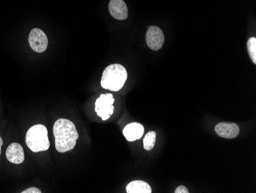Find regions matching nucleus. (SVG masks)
<instances>
[{
	"instance_id": "obj_1",
	"label": "nucleus",
	"mask_w": 256,
	"mask_h": 193,
	"mask_svg": "<svg viewBox=\"0 0 256 193\" xmlns=\"http://www.w3.org/2000/svg\"><path fill=\"white\" fill-rule=\"evenodd\" d=\"M53 133L56 149L61 153L72 150L79 137L74 124L66 119L56 121L53 126Z\"/></svg>"
},
{
	"instance_id": "obj_2",
	"label": "nucleus",
	"mask_w": 256,
	"mask_h": 193,
	"mask_svg": "<svg viewBox=\"0 0 256 193\" xmlns=\"http://www.w3.org/2000/svg\"><path fill=\"white\" fill-rule=\"evenodd\" d=\"M126 79V69L120 64H112L104 71L100 84L104 89L117 92L123 87Z\"/></svg>"
},
{
	"instance_id": "obj_3",
	"label": "nucleus",
	"mask_w": 256,
	"mask_h": 193,
	"mask_svg": "<svg viewBox=\"0 0 256 193\" xmlns=\"http://www.w3.org/2000/svg\"><path fill=\"white\" fill-rule=\"evenodd\" d=\"M27 146L33 152H44L50 149L48 130L46 126L38 124L28 129L26 136Z\"/></svg>"
},
{
	"instance_id": "obj_4",
	"label": "nucleus",
	"mask_w": 256,
	"mask_h": 193,
	"mask_svg": "<svg viewBox=\"0 0 256 193\" xmlns=\"http://www.w3.org/2000/svg\"><path fill=\"white\" fill-rule=\"evenodd\" d=\"M114 103L113 95L102 94L96 100V112L98 116L102 118V120H107L114 113L113 103Z\"/></svg>"
},
{
	"instance_id": "obj_5",
	"label": "nucleus",
	"mask_w": 256,
	"mask_h": 193,
	"mask_svg": "<svg viewBox=\"0 0 256 193\" xmlns=\"http://www.w3.org/2000/svg\"><path fill=\"white\" fill-rule=\"evenodd\" d=\"M28 43L32 50L36 53H41L46 51L48 47V40L46 33L42 30L34 28L30 32Z\"/></svg>"
},
{
	"instance_id": "obj_6",
	"label": "nucleus",
	"mask_w": 256,
	"mask_h": 193,
	"mask_svg": "<svg viewBox=\"0 0 256 193\" xmlns=\"http://www.w3.org/2000/svg\"><path fill=\"white\" fill-rule=\"evenodd\" d=\"M164 34L159 27L152 26L146 32V41L150 50L158 51L162 48L164 44Z\"/></svg>"
},
{
	"instance_id": "obj_7",
	"label": "nucleus",
	"mask_w": 256,
	"mask_h": 193,
	"mask_svg": "<svg viewBox=\"0 0 256 193\" xmlns=\"http://www.w3.org/2000/svg\"><path fill=\"white\" fill-rule=\"evenodd\" d=\"M216 132L225 139H235L240 134V127L236 123L220 122L215 127Z\"/></svg>"
},
{
	"instance_id": "obj_8",
	"label": "nucleus",
	"mask_w": 256,
	"mask_h": 193,
	"mask_svg": "<svg viewBox=\"0 0 256 193\" xmlns=\"http://www.w3.org/2000/svg\"><path fill=\"white\" fill-rule=\"evenodd\" d=\"M109 12L116 20H124L128 17V7L124 0H110Z\"/></svg>"
},
{
	"instance_id": "obj_9",
	"label": "nucleus",
	"mask_w": 256,
	"mask_h": 193,
	"mask_svg": "<svg viewBox=\"0 0 256 193\" xmlns=\"http://www.w3.org/2000/svg\"><path fill=\"white\" fill-rule=\"evenodd\" d=\"M6 158L8 161L14 164H21L25 159V155L23 148L20 144L14 142L10 144L7 148L6 152Z\"/></svg>"
},
{
	"instance_id": "obj_10",
	"label": "nucleus",
	"mask_w": 256,
	"mask_h": 193,
	"mask_svg": "<svg viewBox=\"0 0 256 193\" xmlns=\"http://www.w3.org/2000/svg\"><path fill=\"white\" fill-rule=\"evenodd\" d=\"M144 132V128L142 124L138 122L128 124L123 130L124 135L126 140L129 142H134L140 139L143 136Z\"/></svg>"
},
{
	"instance_id": "obj_11",
	"label": "nucleus",
	"mask_w": 256,
	"mask_h": 193,
	"mask_svg": "<svg viewBox=\"0 0 256 193\" xmlns=\"http://www.w3.org/2000/svg\"><path fill=\"white\" fill-rule=\"evenodd\" d=\"M128 193H151L152 189L149 184L142 180H135L126 185Z\"/></svg>"
},
{
	"instance_id": "obj_12",
	"label": "nucleus",
	"mask_w": 256,
	"mask_h": 193,
	"mask_svg": "<svg viewBox=\"0 0 256 193\" xmlns=\"http://www.w3.org/2000/svg\"><path fill=\"white\" fill-rule=\"evenodd\" d=\"M156 132L154 131H150L145 135L144 139V147L146 150L150 151L154 149L155 142H156Z\"/></svg>"
},
{
	"instance_id": "obj_13",
	"label": "nucleus",
	"mask_w": 256,
	"mask_h": 193,
	"mask_svg": "<svg viewBox=\"0 0 256 193\" xmlns=\"http://www.w3.org/2000/svg\"><path fill=\"white\" fill-rule=\"evenodd\" d=\"M247 48H248V53L250 58L252 60L253 63H256V38L252 37L248 39L247 42Z\"/></svg>"
},
{
	"instance_id": "obj_14",
	"label": "nucleus",
	"mask_w": 256,
	"mask_h": 193,
	"mask_svg": "<svg viewBox=\"0 0 256 193\" xmlns=\"http://www.w3.org/2000/svg\"><path fill=\"white\" fill-rule=\"evenodd\" d=\"M22 193H41V190L40 188H36V187H30V188H27L25 191H22Z\"/></svg>"
},
{
	"instance_id": "obj_15",
	"label": "nucleus",
	"mask_w": 256,
	"mask_h": 193,
	"mask_svg": "<svg viewBox=\"0 0 256 193\" xmlns=\"http://www.w3.org/2000/svg\"><path fill=\"white\" fill-rule=\"evenodd\" d=\"M189 190L186 188L184 185H180L178 188H176L175 193H189Z\"/></svg>"
},
{
	"instance_id": "obj_16",
	"label": "nucleus",
	"mask_w": 256,
	"mask_h": 193,
	"mask_svg": "<svg viewBox=\"0 0 256 193\" xmlns=\"http://www.w3.org/2000/svg\"><path fill=\"white\" fill-rule=\"evenodd\" d=\"M2 145H4V141H2V138L0 136V155H1V148H2Z\"/></svg>"
}]
</instances>
